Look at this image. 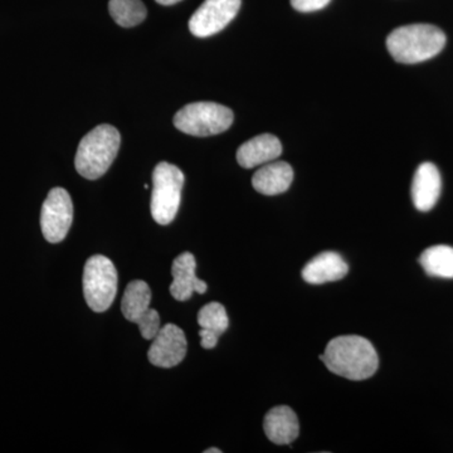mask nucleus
<instances>
[{
	"label": "nucleus",
	"instance_id": "8",
	"mask_svg": "<svg viewBox=\"0 0 453 453\" xmlns=\"http://www.w3.org/2000/svg\"><path fill=\"white\" fill-rule=\"evenodd\" d=\"M241 8V0H204L189 19L196 37L207 38L225 29Z\"/></svg>",
	"mask_w": 453,
	"mask_h": 453
},
{
	"label": "nucleus",
	"instance_id": "15",
	"mask_svg": "<svg viewBox=\"0 0 453 453\" xmlns=\"http://www.w3.org/2000/svg\"><path fill=\"white\" fill-rule=\"evenodd\" d=\"M294 180V170L286 162L265 164L252 178V186L264 196L282 195Z\"/></svg>",
	"mask_w": 453,
	"mask_h": 453
},
{
	"label": "nucleus",
	"instance_id": "1",
	"mask_svg": "<svg viewBox=\"0 0 453 453\" xmlns=\"http://www.w3.org/2000/svg\"><path fill=\"white\" fill-rule=\"evenodd\" d=\"M320 360L334 374L349 380H368L380 366V357L372 342L357 335L330 340Z\"/></svg>",
	"mask_w": 453,
	"mask_h": 453
},
{
	"label": "nucleus",
	"instance_id": "17",
	"mask_svg": "<svg viewBox=\"0 0 453 453\" xmlns=\"http://www.w3.org/2000/svg\"><path fill=\"white\" fill-rule=\"evenodd\" d=\"M419 264L429 276L453 279V247L438 244L426 250Z\"/></svg>",
	"mask_w": 453,
	"mask_h": 453
},
{
	"label": "nucleus",
	"instance_id": "4",
	"mask_svg": "<svg viewBox=\"0 0 453 453\" xmlns=\"http://www.w3.org/2000/svg\"><path fill=\"white\" fill-rule=\"evenodd\" d=\"M234 112L228 107L217 103L188 104L174 116L175 127L187 135H219L232 127Z\"/></svg>",
	"mask_w": 453,
	"mask_h": 453
},
{
	"label": "nucleus",
	"instance_id": "18",
	"mask_svg": "<svg viewBox=\"0 0 453 453\" xmlns=\"http://www.w3.org/2000/svg\"><path fill=\"white\" fill-rule=\"evenodd\" d=\"M109 11L112 19L124 28L140 25L148 14L142 0H110Z\"/></svg>",
	"mask_w": 453,
	"mask_h": 453
},
{
	"label": "nucleus",
	"instance_id": "9",
	"mask_svg": "<svg viewBox=\"0 0 453 453\" xmlns=\"http://www.w3.org/2000/svg\"><path fill=\"white\" fill-rule=\"evenodd\" d=\"M188 342L186 334L174 324L164 325L153 339L148 351L151 365L159 368H173L180 365L187 356Z\"/></svg>",
	"mask_w": 453,
	"mask_h": 453
},
{
	"label": "nucleus",
	"instance_id": "6",
	"mask_svg": "<svg viewBox=\"0 0 453 453\" xmlns=\"http://www.w3.org/2000/svg\"><path fill=\"white\" fill-rule=\"evenodd\" d=\"M82 282L86 303L92 311L104 312L111 308L118 294V271L111 259L103 255L89 257Z\"/></svg>",
	"mask_w": 453,
	"mask_h": 453
},
{
	"label": "nucleus",
	"instance_id": "22",
	"mask_svg": "<svg viewBox=\"0 0 453 453\" xmlns=\"http://www.w3.org/2000/svg\"><path fill=\"white\" fill-rule=\"evenodd\" d=\"M199 336H201V345L204 349H213L219 344V336L217 334L208 332V330H199Z\"/></svg>",
	"mask_w": 453,
	"mask_h": 453
},
{
	"label": "nucleus",
	"instance_id": "11",
	"mask_svg": "<svg viewBox=\"0 0 453 453\" xmlns=\"http://www.w3.org/2000/svg\"><path fill=\"white\" fill-rule=\"evenodd\" d=\"M442 180L437 166L432 163H423L414 173L412 181V199L414 207L421 211H431L441 196Z\"/></svg>",
	"mask_w": 453,
	"mask_h": 453
},
{
	"label": "nucleus",
	"instance_id": "19",
	"mask_svg": "<svg viewBox=\"0 0 453 453\" xmlns=\"http://www.w3.org/2000/svg\"><path fill=\"white\" fill-rule=\"evenodd\" d=\"M198 325L201 329L222 335L229 326L225 306L219 303H210L203 306L198 312Z\"/></svg>",
	"mask_w": 453,
	"mask_h": 453
},
{
	"label": "nucleus",
	"instance_id": "13",
	"mask_svg": "<svg viewBox=\"0 0 453 453\" xmlns=\"http://www.w3.org/2000/svg\"><path fill=\"white\" fill-rule=\"evenodd\" d=\"M265 434L275 445H291L300 434L296 413L288 405L273 408L265 417Z\"/></svg>",
	"mask_w": 453,
	"mask_h": 453
},
{
	"label": "nucleus",
	"instance_id": "21",
	"mask_svg": "<svg viewBox=\"0 0 453 453\" xmlns=\"http://www.w3.org/2000/svg\"><path fill=\"white\" fill-rule=\"evenodd\" d=\"M330 0H291V5L296 11L309 13V12L320 11L329 4Z\"/></svg>",
	"mask_w": 453,
	"mask_h": 453
},
{
	"label": "nucleus",
	"instance_id": "20",
	"mask_svg": "<svg viewBox=\"0 0 453 453\" xmlns=\"http://www.w3.org/2000/svg\"><path fill=\"white\" fill-rule=\"evenodd\" d=\"M140 334L145 340H153L160 332V315L157 310L151 309L149 315L138 324Z\"/></svg>",
	"mask_w": 453,
	"mask_h": 453
},
{
	"label": "nucleus",
	"instance_id": "12",
	"mask_svg": "<svg viewBox=\"0 0 453 453\" xmlns=\"http://www.w3.org/2000/svg\"><path fill=\"white\" fill-rule=\"evenodd\" d=\"M281 154V142L275 135L262 134L240 146L237 162L242 168L252 169L273 162Z\"/></svg>",
	"mask_w": 453,
	"mask_h": 453
},
{
	"label": "nucleus",
	"instance_id": "3",
	"mask_svg": "<svg viewBox=\"0 0 453 453\" xmlns=\"http://www.w3.org/2000/svg\"><path fill=\"white\" fill-rule=\"evenodd\" d=\"M121 136L111 125H98L83 136L77 149V173L81 177L96 180L110 169L120 149Z\"/></svg>",
	"mask_w": 453,
	"mask_h": 453
},
{
	"label": "nucleus",
	"instance_id": "5",
	"mask_svg": "<svg viewBox=\"0 0 453 453\" xmlns=\"http://www.w3.org/2000/svg\"><path fill=\"white\" fill-rule=\"evenodd\" d=\"M183 186L184 174L178 166L166 162L155 166L150 210L157 225H170L177 217Z\"/></svg>",
	"mask_w": 453,
	"mask_h": 453
},
{
	"label": "nucleus",
	"instance_id": "24",
	"mask_svg": "<svg viewBox=\"0 0 453 453\" xmlns=\"http://www.w3.org/2000/svg\"><path fill=\"white\" fill-rule=\"evenodd\" d=\"M204 453H222V449H205Z\"/></svg>",
	"mask_w": 453,
	"mask_h": 453
},
{
	"label": "nucleus",
	"instance_id": "16",
	"mask_svg": "<svg viewBox=\"0 0 453 453\" xmlns=\"http://www.w3.org/2000/svg\"><path fill=\"white\" fill-rule=\"evenodd\" d=\"M151 290L148 283L135 280L127 285L122 297L121 311L127 320L138 325L150 312Z\"/></svg>",
	"mask_w": 453,
	"mask_h": 453
},
{
	"label": "nucleus",
	"instance_id": "2",
	"mask_svg": "<svg viewBox=\"0 0 453 453\" xmlns=\"http://www.w3.org/2000/svg\"><path fill=\"white\" fill-rule=\"evenodd\" d=\"M446 44L445 33L431 25L399 27L387 38V49L399 64H419L434 58Z\"/></svg>",
	"mask_w": 453,
	"mask_h": 453
},
{
	"label": "nucleus",
	"instance_id": "14",
	"mask_svg": "<svg viewBox=\"0 0 453 453\" xmlns=\"http://www.w3.org/2000/svg\"><path fill=\"white\" fill-rule=\"evenodd\" d=\"M349 266L335 252H323L303 267V279L311 285L339 281L348 275Z\"/></svg>",
	"mask_w": 453,
	"mask_h": 453
},
{
	"label": "nucleus",
	"instance_id": "10",
	"mask_svg": "<svg viewBox=\"0 0 453 453\" xmlns=\"http://www.w3.org/2000/svg\"><path fill=\"white\" fill-rule=\"evenodd\" d=\"M196 257L192 253H181L174 259L172 266L173 282L169 290L175 300L188 301L195 292L196 294L207 292V283L196 277Z\"/></svg>",
	"mask_w": 453,
	"mask_h": 453
},
{
	"label": "nucleus",
	"instance_id": "23",
	"mask_svg": "<svg viewBox=\"0 0 453 453\" xmlns=\"http://www.w3.org/2000/svg\"><path fill=\"white\" fill-rule=\"evenodd\" d=\"M155 2L162 5H173L177 4V3L181 2V0H155Z\"/></svg>",
	"mask_w": 453,
	"mask_h": 453
},
{
	"label": "nucleus",
	"instance_id": "7",
	"mask_svg": "<svg viewBox=\"0 0 453 453\" xmlns=\"http://www.w3.org/2000/svg\"><path fill=\"white\" fill-rule=\"evenodd\" d=\"M73 219V204L71 196L64 188H53L42 205V234L50 243L65 240Z\"/></svg>",
	"mask_w": 453,
	"mask_h": 453
}]
</instances>
